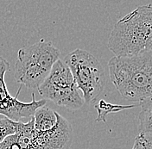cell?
Instances as JSON below:
<instances>
[{"label":"cell","mask_w":152,"mask_h":149,"mask_svg":"<svg viewBox=\"0 0 152 149\" xmlns=\"http://www.w3.org/2000/svg\"><path fill=\"white\" fill-rule=\"evenodd\" d=\"M138 104H132V105H120V104H113L107 102L104 99L99 100V102L95 105V109L98 112V116L96 118V121H106V116L112 113H118L124 110L132 109L137 107Z\"/></svg>","instance_id":"cell-10"},{"label":"cell","mask_w":152,"mask_h":149,"mask_svg":"<svg viewBox=\"0 0 152 149\" xmlns=\"http://www.w3.org/2000/svg\"><path fill=\"white\" fill-rule=\"evenodd\" d=\"M10 69L9 62L0 56V115L4 116L14 121H20L23 118H31L38 108L46 104L44 99L36 100L35 94H32V101L28 102L18 100L22 85L19 87L16 97H12L7 89L4 76Z\"/></svg>","instance_id":"cell-7"},{"label":"cell","mask_w":152,"mask_h":149,"mask_svg":"<svg viewBox=\"0 0 152 149\" xmlns=\"http://www.w3.org/2000/svg\"><path fill=\"white\" fill-rule=\"evenodd\" d=\"M142 110L138 115L140 133L152 134V100L151 97H148L138 103Z\"/></svg>","instance_id":"cell-9"},{"label":"cell","mask_w":152,"mask_h":149,"mask_svg":"<svg viewBox=\"0 0 152 149\" xmlns=\"http://www.w3.org/2000/svg\"><path fill=\"white\" fill-rule=\"evenodd\" d=\"M37 90L44 100L52 101L67 110H80L85 103L69 68L61 60L54 64Z\"/></svg>","instance_id":"cell-6"},{"label":"cell","mask_w":152,"mask_h":149,"mask_svg":"<svg viewBox=\"0 0 152 149\" xmlns=\"http://www.w3.org/2000/svg\"><path fill=\"white\" fill-rule=\"evenodd\" d=\"M107 45L118 57L137 55L152 50L151 4L139 6L117 22Z\"/></svg>","instance_id":"cell-2"},{"label":"cell","mask_w":152,"mask_h":149,"mask_svg":"<svg viewBox=\"0 0 152 149\" xmlns=\"http://www.w3.org/2000/svg\"><path fill=\"white\" fill-rule=\"evenodd\" d=\"M108 68L113 84L124 98L138 104L151 97L152 50L137 55L114 56Z\"/></svg>","instance_id":"cell-1"},{"label":"cell","mask_w":152,"mask_h":149,"mask_svg":"<svg viewBox=\"0 0 152 149\" xmlns=\"http://www.w3.org/2000/svg\"><path fill=\"white\" fill-rule=\"evenodd\" d=\"M69 68L85 103L94 102L104 91L106 78L103 65L91 53L75 49L63 60Z\"/></svg>","instance_id":"cell-5"},{"label":"cell","mask_w":152,"mask_h":149,"mask_svg":"<svg viewBox=\"0 0 152 149\" xmlns=\"http://www.w3.org/2000/svg\"><path fill=\"white\" fill-rule=\"evenodd\" d=\"M59 113L46 107L38 108L33 115L34 129L38 132H45L56 125Z\"/></svg>","instance_id":"cell-8"},{"label":"cell","mask_w":152,"mask_h":149,"mask_svg":"<svg viewBox=\"0 0 152 149\" xmlns=\"http://www.w3.org/2000/svg\"><path fill=\"white\" fill-rule=\"evenodd\" d=\"M60 57V50L44 39L20 48L14 70L16 81L28 89H38Z\"/></svg>","instance_id":"cell-4"},{"label":"cell","mask_w":152,"mask_h":149,"mask_svg":"<svg viewBox=\"0 0 152 149\" xmlns=\"http://www.w3.org/2000/svg\"><path fill=\"white\" fill-rule=\"evenodd\" d=\"M73 140L72 125L61 115L56 125L45 132L34 129L32 116L28 122H19L18 131L4 140L0 149H69Z\"/></svg>","instance_id":"cell-3"},{"label":"cell","mask_w":152,"mask_h":149,"mask_svg":"<svg viewBox=\"0 0 152 149\" xmlns=\"http://www.w3.org/2000/svg\"><path fill=\"white\" fill-rule=\"evenodd\" d=\"M19 122L20 121H14L6 117L0 118V144L5 138L18 131Z\"/></svg>","instance_id":"cell-11"},{"label":"cell","mask_w":152,"mask_h":149,"mask_svg":"<svg viewBox=\"0 0 152 149\" xmlns=\"http://www.w3.org/2000/svg\"><path fill=\"white\" fill-rule=\"evenodd\" d=\"M132 149H152V134L139 133L135 139Z\"/></svg>","instance_id":"cell-12"}]
</instances>
